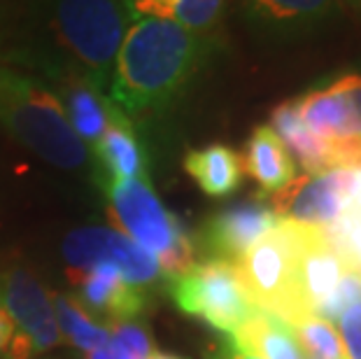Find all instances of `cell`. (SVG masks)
Returning <instances> with one entry per match:
<instances>
[{
	"label": "cell",
	"mask_w": 361,
	"mask_h": 359,
	"mask_svg": "<svg viewBox=\"0 0 361 359\" xmlns=\"http://www.w3.org/2000/svg\"><path fill=\"white\" fill-rule=\"evenodd\" d=\"M5 59L54 80L80 75L110 89L114 59L130 26L124 0H12Z\"/></svg>",
	"instance_id": "6da1fadb"
},
{
	"label": "cell",
	"mask_w": 361,
	"mask_h": 359,
	"mask_svg": "<svg viewBox=\"0 0 361 359\" xmlns=\"http://www.w3.org/2000/svg\"><path fill=\"white\" fill-rule=\"evenodd\" d=\"M217 44L168 19H133L114 59L107 96L128 119L164 114L187 94Z\"/></svg>",
	"instance_id": "7a4b0ae2"
},
{
	"label": "cell",
	"mask_w": 361,
	"mask_h": 359,
	"mask_svg": "<svg viewBox=\"0 0 361 359\" xmlns=\"http://www.w3.org/2000/svg\"><path fill=\"white\" fill-rule=\"evenodd\" d=\"M0 126L49 166L68 173H89L94 157L73 131L56 91L40 75L0 66Z\"/></svg>",
	"instance_id": "3957f363"
},
{
	"label": "cell",
	"mask_w": 361,
	"mask_h": 359,
	"mask_svg": "<svg viewBox=\"0 0 361 359\" xmlns=\"http://www.w3.org/2000/svg\"><path fill=\"white\" fill-rule=\"evenodd\" d=\"M107 217L121 233L152 252L171 278L182 276L196 264V243L180 217L159 198L149 178L101 182Z\"/></svg>",
	"instance_id": "277c9868"
},
{
	"label": "cell",
	"mask_w": 361,
	"mask_h": 359,
	"mask_svg": "<svg viewBox=\"0 0 361 359\" xmlns=\"http://www.w3.org/2000/svg\"><path fill=\"white\" fill-rule=\"evenodd\" d=\"M305 224L282 219L233 262L238 282L261 310L289 320L294 310V273Z\"/></svg>",
	"instance_id": "5b68a950"
},
{
	"label": "cell",
	"mask_w": 361,
	"mask_h": 359,
	"mask_svg": "<svg viewBox=\"0 0 361 359\" xmlns=\"http://www.w3.org/2000/svg\"><path fill=\"white\" fill-rule=\"evenodd\" d=\"M168 294L182 312L198 317L221 334H233L259 310L235 278L233 264L221 259L196 262L168 282Z\"/></svg>",
	"instance_id": "8992f818"
},
{
	"label": "cell",
	"mask_w": 361,
	"mask_h": 359,
	"mask_svg": "<svg viewBox=\"0 0 361 359\" xmlns=\"http://www.w3.org/2000/svg\"><path fill=\"white\" fill-rule=\"evenodd\" d=\"M61 255L68 273L91 269V266H112L130 285L145 292H166L171 276L164 271L152 252L135 245L124 233L110 226H82L66 236Z\"/></svg>",
	"instance_id": "52a82bcc"
},
{
	"label": "cell",
	"mask_w": 361,
	"mask_h": 359,
	"mask_svg": "<svg viewBox=\"0 0 361 359\" xmlns=\"http://www.w3.org/2000/svg\"><path fill=\"white\" fill-rule=\"evenodd\" d=\"M0 305L14 324L7 359H35L63 341L51 294L21 266H14L0 278Z\"/></svg>",
	"instance_id": "ba28073f"
},
{
	"label": "cell",
	"mask_w": 361,
	"mask_h": 359,
	"mask_svg": "<svg viewBox=\"0 0 361 359\" xmlns=\"http://www.w3.org/2000/svg\"><path fill=\"white\" fill-rule=\"evenodd\" d=\"M350 166L329 168L322 173L296 175L287 187L271 194V208L278 217L298 224L326 229L350 210Z\"/></svg>",
	"instance_id": "9c48e42d"
},
{
	"label": "cell",
	"mask_w": 361,
	"mask_h": 359,
	"mask_svg": "<svg viewBox=\"0 0 361 359\" xmlns=\"http://www.w3.org/2000/svg\"><path fill=\"white\" fill-rule=\"evenodd\" d=\"M278 221L280 217L261 198L226 205L212 212L198 229V236L194 238L196 252H203L205 259H221L233 264Z\"/></svg>",
	"instance_id": "30bf717a"
},
{
	"label": "cell",
	"mask_w": 361,
	"mask_h": 359,
	"mask_svg": "<svg viewBox=\"0 0 361 359\" xmlns=\"http://www.w3.org/2000/svg\"><path fill=\"white\" fill-rule=\"evenodd\" d=\"M250 30L271 42L301 40L341 17V0H238Z\"/></svg>",
	"instance_id": "8fae6325"
},
{
	"label": "cell",
	"mask_w": 361,
	"mask_h": 359,
	"mask_svg": "<svg viewBox=\"0 0 361 359\" xmlns=\"http://www.w3.org/2000/svg\"><path fill=\"white\" fill-rule=\"evenodd\" d=\"M68 278L75 287L73 299L96 320H110V324H114L124 320H137L147 310L149 292L130 285L112 266L98 264L68 273Z\"/></svg>",
	"instance_id": "7c38bea8"
},
{
	"label": "cell",
	"mask_w": 361,
	"mask_h": 359,
	"mask_svg": "<svg viewBox=\"0 0 361 359\" xmlns=\"http://www.w3.org/2000/svg\"><path fill=\"white\" fill-rule=\"evenodd\" d=\"M350 271L341 255L334 250L331 243L322 229L305 226L301 250L296 259L294 273V310L289 320L305 312H317V308L329 299L343 273ZM287 320V322H289Z\"/></svg>",
	"instance_id": "4fadbf2b"
},
{
	"label": "cell",
	"mask_w": 361,
	"mask_h": 359,
	"mask_svg": "<svg viewBox=\"0 0 361 359\" xmlns=\"http://www.w3.org/2000/svg\"><path fill=\"white\" fill-rule=\"evenodd\" d=\"M49 84L63 105L73 131L89 150L101 140L107 126L121 114V110L112 103V98L107 96V91L87 78L61 75V78L49 80Z\"/></svg>",
	"instance_id": "5bb4252c"
},
{
	"label": "cell",
	"mask_w": 361,
	"mask_h": 359,
	"mask_svg": "<svg viewBox=\"0 0 361 359\" xmlns=\"http://www.w3.org/2000/svg\"><path fill=\"white\" fill-rule=\"evenodd\" d=\"M94 182H114V180H137L149 178L147 147L135 131L133 121L124 112L107 126L94 147Z\"/></svg>",
	"instance_id": "9a60e30c"
},
{
	"label": "cell",
	"mask_w": 361,
	"mask_h": 359,
	"mask_svg": "<svg viewBox=\"0 0 361 359\" xmlns=\"http://www.w3.org/2000/svg\"><path fill=\"white\" fill-rule=\"evenodd\" d=\"M228 0H124L130 19H168L217 44Z\"/></svg>",
	"instance_id": "2e32d148"
},
{
	"label": "cell",
	"mask_w": 361,
	"mask_h": 359,
	"mask_svg": "<svg viewBox=\"0 0 361 359\" xmlns=\"http://www.w3.org/2000/svg\"><path fill=\"white\" fill-rule=\"evenodd\" d=\"M243 171L257 182L261 194L271 196L296 178V162L271 126H257L245 145Z\"/></svg>",
	"instance_id": "e0dca14e"
},
{
	"label": "cell",
	"mask_w": 361,
	"mask_h": 359,
	"mask_svg": "<svg viewBox=\"0 0 361 359\" xmlns=\"http://www.w3.org/2000/svg\"><path fill=\"white\" fill-rule=\"evenodd\" d=\"M184 171L210 198H226L243 185V157L221 142L191 150L184 157Z\"/></svg>",
	"instance_id": "ac0fdd59"
},
{
	"label": "cell",
	"mask_w": 361,
	"mask_h": 359,
	"mask_svg": "<svg viewBox=\"0 0 361 359\" xmlns=\"http://www.w3.org/2000/svg\"><path fill=\"white\" fill-rule=\"evenodd\" d=\"M271 128L280 135L289 154L298 159V164L305 168V173H322L329 168H338L336 164V147L331 140H324L314 135L303 124L301 114L294 101H284L271 114Z\"/></svg>",
	"instance_id": "d6986e66"
},
{
	"label": "cell",
	"mask_w": 361,
	"mask_h": 359,
	"mask_svg": "<svg viewBox=\"0 0 361 359\" xmlns=\"http://www.w3.org/2000/svg\"><path fill=\"white\" fill-rule=\"evenodd\" d=\"M231 339L243 353L257 359H308L294 329L282 317L261 308L238 327Z\"/></svg>",
	"instance_id": "ffe728a7"
},
{
	"label": "cell",
	"mask_w": 361,
	"mask_h": 359,
	"mask_svg": "<svg viewBox=\"0 0 361 359\" xmlns=\"http://www.w3.org/2000/svg\"><path fill=\"white\" fill-rule=\"evenodd\" d=\"M51 301L54 312H56L59 331L73 348H78L82 355H89L105 346V341L110 339L112 324H103L101 320L89 315L78 301L68 299L63 294H54Z\"/></svg>",
	"instance_id": "44dd1931"
},
{
	"label": "cell",
	"mask_w": 361,
	"mask_h": 359,
	"mask_svg": "<svg viewBox=\"0 0 361 359\" xmlns=\"http://www.w3.org/2000/svg\"><path fill=\"white\" fill-rule=\"evenodd\" d=\"M154 353V339L147 324L140 320H124L112 324L105 346L84 355V359H149Z\"/></svg>",
	"instance_id": "7402d4cb"
},
{
	"label": "cell",
	"mask_w": 361,
	"mask_h": 359,
	"mask_svg": "<svg viewBox=\"0 0 361 359\" xmlns=\"http://www.w3.org/2000/svg\"><path fill=\"white\" fill-rule=\"evenodd\" d=\"M294 329L298 343L305 350V355L312 359H345L341 336L331 327V322L314 312H305L287 322Z\"/></svg>",
	"instance_id": "603a6c76"
},
{
	"label": "cell",
	"mask_w": 361,
	"mask_h": 359,
	"mask_svg": "<svg viewBox=\"0 0 361 359\" xmlns=\"http://www.w3.org/2000/svg\"><path fill=\"white\" fill-rule=\"evenodd\" d=\"M326 241L341 255L350 271L361 276V215L355 210H348L345 215L334 221L331 226L322 229Z\"/></svg>",
	"instance_id": "cb8c5ba5"
},
{
	"label": "cell",
	"mask_w": 361,
	"mask_h": 359,
	"mask_svg": "<svg viewBox=\"0 0 361 359\" xmlns=\"http://www.w3.org/2000/svg\"><path fill=\"white\" fill-rule=\"evenodd\" d=\"M359 301H361V276L355 271H345L343 278L338 280L336 289L329 294V299L319 305L314 315H319L331 322V320H338L350 305H355Z\"/></svg>",
	"instance_id": "d4e9b609"
},
{
	"label": "cell",
	"mask_w": 361,
	"mask_h": 359,
	"mask_svg": "<svg viewBox=\"0 0 361 359\" xmlns=\"http://www.w3.org/2000/svg\"><path fill=\"white\" fill-rule=\"evenodd\" d=\"M331 84L343 96L345 108H348L350 121V138H361V73H345L338 75Z\"/></svg>",
	"instance_id": "484cf974"
},
{
	"label": "cell",
	"mask_w": 361,
	"mask_h": 359,
	"mask_svg": "<svg viewBox=\"0 0 361 359\" xmlns=\"http://www.w3.org/2000/svg\"><path fill=\"white\" fill-rule=\"evenodd\" d=\"M338 329L345 359H361V301L338 317Z\"/></svg>",
	"instance_id": "4316f807"
},
{
	"label": "cell",
	"mask_w": 361,
	"mask_h": 359,
	"mask_svg": "<svg viewBox=\"0 0 361 359\" xmlns=\"http://www.w3.org/2000/svg\"><path fill=\"white\" fill-rule=\"evenodd\" d=\"M210 359H257V357L243 353V350L233 343L231 334H226V336H221L217 346L210 350Z\"/></svg>",
	"instance_id": "83f0119b"
},
{
	"label": "cell",
	"mask_w": 361,
	"mask_h": 359,
	"mask_svg": "<svg viewBox=\"0 0 361 359\" xmlns=\"http://www.w3.org/2000/svg\"><path fill=\"white\" fill-rule=\"evenodd\" d=\"M12 336H14V324H12L10 315L3 310V305H0V359H7V350H10Z\"/></svg>",
	"instance_id": "f1b7e54d"
},
{
	"label": "cell",
	"mask_w": 361,
	"mask_h": 359,
	"mask_svg": "<svg viewBox=\"0 0 361 359\" xmlns=\"http://www.w3.org/2000/svg\"><path fill=\"white\" fill-rule=\"evenodd\" d=\"M352 171V187H350V210L361 215V162L350 166Z\"/></svg>",
	"instance_id": "f546056e"
},
{
	"label": "cell",
	"mask_w": 361,
	"mask_h": 359,
	"mask_svg": "<svg viewBox=\"0 0 361 359\" xmlns=\"http://www.w3.org/2000/svg\"><path fill=\"white\" fill-rule=\"evenodd\" d=\"M149 359H187V357H180V355H173V353H154Z\"/></svg>",
	"instance_id": "4dcf8cb0"
},
{
	"label": "cell",
	"mask_w": 361,
	"mask_h": 359,
	"mask_svg": "<svg viewBox=\"0 0 361 359\" xmlns=\"http://www.w3.org/2000/svg\"><path fill=\"white\" fill-rule=\"evenodd\" d=\"M348 3H352V5H357V7H361V0H348Z\"/></svg>",
	"instance_id": "1f68e13d"
}]
</instances>
